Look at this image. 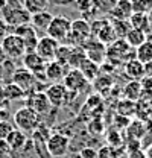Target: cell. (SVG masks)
<instances>
[{"label": "cell", "instance_id": "cell-6", "mask_svg": "<svg viewBox=\"0 0 152 158\" xmlns=\"http://www.w3.org/2000/svg\"><path fill=\"white\" fill-rule=\"evenodd\" d=\"M46 149L53 158L65 157L69 149H70V138L67 137L65 134L55 132L46 141Z\"/></svg>", "mask_w": 152, "mask_h": 158}, {"label": "cell", "instance_id": "cell-7", "mask_svg": "<svg viewBox=\"0 0 152 158\" xmlns=\"http://www.w3.org/2000/svg\"><path fill=\"white\" fill-rule=\"evenodd\" d=\"M0 44H2L6 56L9 59H20V58H23L24 53H26V47H24L23 40L20 38L19 35L12 34V32L8 34L5 38L2 40Z\"/></svg>", "mask_w": 152, "mask_h": 158}, {"label": "cell", "instance_id": "cell-13", "mask_svg": "<svg viewBox=\"0 0 152 158\" xmlns=\"http://www.w3.org/2000/svg\"><path fill=\"white\" fill-rule=\"evenodd\" d=\"M58 47H59V43H58L57 40L44 35V37H41V38L38 40L35 52H37L46 62H50V61L55 59V53H57Z\"/></svg>", "mask_w": 152, "mask_h": 158}, {"label": "cell", "instance_id": "cell-27", "mask_svg": "<svg viewBox=\"0 0 152 158\" xmlns=\"http://www.w3.org/2000/svg\"><path fill=\"white\" fill-rule=\"evenodd\" d=\"M72 49H73V46H69V44H59V47H58L57 53H55V59H53V61H57L58 64L67 67V65H69L70 55H72Z\"/></svg>", "mask_w": 152, "mask_h": 158}, {"label": "cell", "instance_id": "cell-41", "mask_svg": "<svg viewBox=\"0 0 152 158\" xmlns=\"http://www.w3.org/2000/svg\"><path fill=\"white\" fill-rule=\"evenodd\" d=\"M128 158H146V155H145V152H141L140 149H137V151H129Z\"/></svg>", "mask_w": 152, "mask_h": 158}, {"label": "cell", "instance_id": "cell-1", "mask_svg": "<svg viewBox=\"0 0 152 158\" xmlns=\"http://www.w3.org/2000/svg\"><path fill=\"white\" fill-rule=\"evenodd\" d=\"M2 19L6 21V24L12 29L17 26L31 23V14L26 11L24 5L17 0H8L6 5L2 8Z\"/></svg>", "mask_w": 152, "mask_h": 158}, {"label": "cell", "instance_id": "cell-24", "mask_svg": "<svg viewBox=\"0 0 152 158\" xmlns=\"http://www.w3.org/2000/svg\"><path fill=\"white\" fill-rule=\"evenodd\" d=\"M3 91H5V96L9 102L11 100H21V99L27 98V93L24 90H21L19 85H15L14 82H11V81L3 85Z\"/></svg>", "mask_w": 152, "mask_h": 158}, {"label": "cell", "instance_id": "cell-25", "mask_svg": "<svg viewBox=\"0 0 152 158\" xmlns=\"http://www.w3.org/2000/svg\"><path fill=\"white\" fill-rule=\"evenodd\" d=\"M135 59H138L145 65L152 64V41H145L135 49Z\"/></svg>", "mask_w": 152, "mask_h": 158}, {"label": "cell", "instance_id": "cell-35", "mask_svg": "<svg viewBox=\"0 0 152 158\" xmlns=\"http://www.w3.org/2000/svg\"><path fill=\"white\" fill-rule=\"evenodd\" d=\"M12 151L8 146L6 140H0V158H12Z\"/></svg>", "mask_w": 152, "mask_h": 158}, {"label": "cell", "instance_id": "cell-12", "mask_svg": "<svg viewBox=\"0 0 152 158\" xmlns=\"http://www.w3.org/2000/svg\"><path fill=\"white\" fill-rule=\"evenodd\" d=\"M90 82L84 78V75L78 70V69H70V72L65 73V76L62 79V85L67 88V91L70 93H79L85 88V85H88Z\"/></svg>", "mask_w": 152, "mask_h": 158}, {"label": "cell", "instance_id": "cell-10", "mask_svg": "<svg viewBox=\"0 0 152 158\" xmlns=\"http://www.w3.org/2000/svg\"><path fill=\"white\" fill-rule=\"evenodd\" d=\"M82 47L85 50L87 58L96 62L97 65H100L107 59V46L103 43H100L97 38H95V37H91Z\"/></svg>", "mask_w": 152, "mask_h": 158}, {"label": "cell", "instance_id": "cell-31", "mask_svg": "<svg viewBox=\"0 0 152 158\" xmlns=\"http://www.w3.org/2000/svg\"><path fill=\"white\" fill-rule=\"evenodd\" d=\"M133 6V12L148 14L152 9V0H129Z\"/></svg>", "mask_w": 152, "mask_h": 158}, {"label": "cell", "instance_id": "cell-5", "mask_svg": "<svg viewBox=\"0 0 152 158\" xmlns=\"http://www.w3.org/2000/svg\"><path fill=\"white\" fill-rule=\"evenodd\" d=\"M91 38V29L90 23L84 19H76L72 21V29H70V46H84L88 40Z\"/></svg>", "mask_w": 152, "mask_h": 158}, {"label": "cell", "instance_id": "cell-4", "mask_svg": "<svg viewBox=\"0 0 152 158\" xmlns=\"http://www.w3.org/2000/svg\"><path fill=\"white\" fill-rule=\"evenodd\" d=\"M70 29H72V21L67 17L55 15L46 31V35L57 40L59 44H65V41L69 40V35H70Z\"/></svg>", "mask_w": 152, "mask_h": 158}, {"label": "cell", "instance_id": "cell-19", "mask_svg": "<svg viewBox=\"0 0 152 158\" xmlns=\"http://www.w3.org/2000/svg\"><path fill=\"white\" fill-rule=\"evenodd\" d=\"M44 75H46V79L50 81L52 84L61 82L64 79V76H65V67L61 65V64H58L57 61H50L46 65Z\"/></svg>", "mask_w": 152, "mask_h": 158}, {"label": "cell", "instance_id": "cell-9", "mask_svg": "<svg viewBox=\"0 0 152 158\" xmlns=\"http://www.w3.org/2000/svg\"><path fill=\"white\" fill-rule=\"evenodd\" d=\"M11 82H14L15 85H19L21 90H24L27 94H31V93H34V87L37 84V78L27 69L20 67V69H14L12 76H11Z\"/></svg>", "mask_w": 152, "mask_h": 158}, {"label": "cell", "instance_id": "cell-42", "mask_svg": "<svg viewBox=\"0 0 152 158\" xmlns=\"http://www.w3.org/2000/svg\"><path fill=\"white\" fill-rule=\"evenodd\" d=\"M8 118H9L8 108H2V110H0V122H8Z\"/></svg>", "mask_w": 152, "mask_h": 158}, {"label": "cell", "instance_id": "cell-36", "mask_svg": "<svg viewBox=\"0 0 152 158\" xmlns=\"http://www.w3.org/2000/svg\"><path fill=\"white\" fill-rule=\"evenodd\" d=\"M122 143H123V140H122L119 132L113 131V132L108 134V144H111L114 148H119V146H122Z\"/></svg>", "mask_w": 152, "mask_h": 158}, {"label": "cell", "instance_id": "cell-33", "mask_svg": "<svg viewBox=\"0 0 152 158\" xmlns=\"http://www.w3.org/2000/svg\"><path fill=\"white\" fill-rule=\"evenodd\" d=\"M91 84H95L96 90H99V91H102V90H108V88L113 85V78H111L110 75H105V76L97 75V78H96Z\"/></svg>", "mask_w": 152, "mask_h": 158}, {"label": "cell", "instance_id": "cell-45", "mask_svg": "<svg viewBox=\"0 0 152 158\" xmlns=\"http://www.w3.org/2000/svg\"><path fill=\"white\" fill-rule=\"evenodd\" d=\"M148 19H149V23H151V27H152V9L148 12Z\"/></svg>", "mask_w": 152, "mask_h": 158}, {"label": "cell", "instance_id": "cell-22", "mask_svg": "<svg viewBox=\"0 0 152 158\" xmlns=\"http://www.w3.org/2000/svg\"><path fill=\"white\" fill-rule=\"evenodd\" d=\"M129 24L134 29H140L143 32H149L151 27V23H149V19H148V14H141V12H133V15L129 17Z\"/></svg>", "mask_w": 152, "mask_h": 158}, {"label": "cell", "instance_id": "cell-23", "mask_svg": "<svg viewBox=\"0 0 152 158\" xmlns=\"http://www.w3.org/2000/svg\"><path fill=\"white\" fill-rule=\"evenodd\" d=\"M123 40L128 43L129 47L137 49V47L141 46L145 41H148V34L143 32V31H140V29H134V27H131L129 32L126 34V37H125Z\"/></svg>", "mask_w": 152, "mask_h": 158}, {"label": "cell", "instance_id": "cell-14", "mask_svg": "<svg viewBox=\"0 0 152 158\" xmlns=\"http://www.w3.org/2000/svg\"><path fill=\"white\" fill-rule=\"evenodd\" d=\"M44 93H46V96L49 99L50 105L55 106V108H61L62 105H65L67 103V98L70 94V91H67V88L62 85V82L52 84Z\"/></svg>", "mask_w": 152, "mask_h": 158}, {"label": "cell", "instance_id": "cell-11", "mask_svg": "<svg viewBox=\"0 0 152 158\" xmlns=\"http://www.w3.org/2000/svg\"><path fill=\"white\" fill-rule=\"evenodd\" d=\"M12 34L19 35L20 38L23 40L24 47H26V52H35L40 38H38V35H37V31L34 29V26L31 23L17 26L15 29H12Z\"/></svg>", "mask_w": 152, "mask_h": 158}, {"label": "cell", "instance_id": "cell-26", "mask_svg": "<svg viewBox=\"0 0 152 158\" xmlns=\"http://www.w3.org/2000/svg\"><path fill=\"white\" fill-rule=\"evenodd\" d=\"M141 82L140 81H129L125 87H123V98L128 99V100H137V99L141 96Z\"/></svg>", "mask_w": 152, "mask_h": 158}, {"label": "cell", "instance_id": "cell-30", "mask_svg": "<svg viewBox=\"0 0 152 158\" xmlns=\"http://www.w3.org/2000/svg\"><path fill=\"white\" fill-rule=\"evenodd\" d=\"M111 24H113V29L117 38H125L131 29V24L128 20H111Z\"/></svg>", "mask_w": 152, "mask_h": 158}, {"label": "cell", "instance_id": "cell-2", "mask_svg": "<svg viewBox=\"0 0 152 158\" xmlns=\"http://www.w3.org/2000/svg\"><path fill=\"white\" fill-rule=\"evenodd\" d=\"M12 120H14V128L20 129L24 134H34L40 128V116L29 106L19 108Z\"/></svg>", "mask_w": 152, "mask_h": 158}, {"label": "cell", "instance_id": "cell-48", "mask_svg": "<svg viewBox=\"0 0 152 158\" xmlns=\"http://www.w3.org/2000/svg\"><path fill=\"white\" fill-rule=\"evenodd\" d=\"M151 65H152V64H151Z\"/></svg>", "mask_w": 152, "mask_h": 158}, {"label": "cell", "instance_id": "cell-46", "mask_svg": "<svg viewBox=\"0 0 152 158\" xmlns=\"http://www.w3.org/2000/svg\"><path fill=\"white\" fill-rule=\"evenodd\" d=\"M6 2H8V0H0V11H2V8L6 5Z\"/></svg>", "mask_w": 152, "mask_h": 158}, {"label": "cell", "instance_id": "cell-18", "mask_svg": "<svg viewBox=\"0 0 152 158\" xmlns=\"http://www.w3.org/2000/svg\"><path fill=\"white\" fill-rule=\"evenodd\" d=\"M6 143H8V146L11 148L12 152H20V151L24 149V146H26V143H27V135H26L24 132H21L20 129L14 128V129L8 134Z\"/></svg>", "mask_w": 152, "mask_h": 158}, {"label": "cell", "instance_id": "cell-8", "mask_svg": "<svg viewBox=\"0 0 152 158\" xmlns=\"http://www.w3.org/2000/svg\"><path fill=\"white\" fill-rule=\"evenodd\" d=\"M46 65H47V62L37 52H26L23 56V67L27 69L31 73H34L37 81H41V79L46 81V75H44Z\"/></svg>", "mask_w": 152, "mask_h": 158}, {"label": "cell", "instance_id": "cell-34", "mask_svg": "<svg viewBox=\"0 0 152 158\" xmlns=\"http://www.w3.org/2000/svg\"><path fill=\"white\" fill-rule=\"evenodd\" d=\"M14 129V125L8 120V122H0V140H6L8 134Z\"/></svg>", "mask_w": 152, "mask_h": 158}, {"label": "cell", "instance_id": "cell-16", "mask_svg": "<svg viewBox=\"0 0 152 158\" xmlns=\"http://www.w3.org/2000/svg\"><path fill=\"white\" fill-rule=\"evenodd\" d=\"M133 15V6L129 0H116L113 8L110 9L111 20H129Z\"/></svg>", "mask_w": 152, "mask_h": 158}, {"label": "cell", "instance_id": "cell-44", "mask_svg": "<svg viewBox=\"0 0 152 158\" xmlns=\"http://www.w3.org/2000/svg\"><path fill=\"white\" fill-rule=\"evenodd\" d=\"M5 78V65L3 64H0V81Z\"/></svg>", "mask_w": 152, "mask_h": 158}, {"label": "cell", "instance_id": "cell-39", "mask_svg": "<svg viewBox=\"0 0 152 158\" xmlns=\"http://www.w3.org/2000/svg\"><path fill=\"white\" fill-rule=\"evenodd\" d=\"M81 157L82 158H96L97 157V151H93L91 148H85L81 151Z\"/></svg>", "mask_w": 152, "mask_h": 158}, {"label": "cell", "instance_id": "cell-40", "mask_svg": "<svg viewBox=\"0 0 152 158\" xmlns=\"http://www.w3.org/2000/svg\"><path fill=\"white\" fill-rule=\"evenodd\" d=\"M8 106H9V100L5 96L3 85H0V110H2V108H8Z\"/></svg>", "mask_w": 152, "mask_h": 158}, {"label": "cell", "instance_id": "cell-28", "mask_svg": "<svg viewBox=\"0 0 152 158\" xmlns=\"http://www.w3.org/2000/svg\"><path fill=\"white\" fill-rule=\"evenodd\" d=\"M26 11L34 15L37 12H41V11H46L47 9V5H49V0H24L23 2Z\"/></svg>", "mask_w": 152, "mask_h": 158}, {"label": "cell", "instance_id": "cell-21", "mask_svg": "<svg viewBox=\"0 0 152 158\" xmlns=\"http://www.w3.org/2000/svg\"><path fill=\"white\" fill-rule=\"evenodd\" d=\"M78 70L84 75V78L87 79L88 82H93L97 78V75H99V65L96 62H93V61H90L88 58H85L79 64Z\"/></svg>", "mask_w": 152, "mask_h": 158}, {"label": "cell", "instance_id": "cell-20", "mask_svg": "<svg viewBox=\"0 0 152 158\" xmlns=\"http://www.w3.org/2000/svg\"><path fill=\"white\" fill-rule=\"evenodd\" d=\"M55 15H52V12H49L47 9L46 11H41V12H37L34 15H31V24L34 26L35 31H43L46 32L49 24L52 23Z\"/></svg>", "mask_w": 152, "mask_h": 158}, {"label": "cell", "instance_id": "cell-43", "mask_svg": "<svg viewBox=\"0 0 152 158\" xmlns=\"http://www.w3.org/2000/svg\"><path fill=\"white\" fill-rule=\"evenodd\" d=\"M5 61H8V56H6V53H5V50H3L2 44H0V64H3Z\"/></svg>", "mask_w": 152, "mask_h": 158}, {"label": "cell", "instance_id": "cell-38", "mask_svg": "<svg viewBox=\"0 0 152 158\" xmlns=\"http://www.w3.org/2000/svg\"><path fill=\"white\" fill-rule=\"evenodd\" d=\"M8 34H11V27L6 24V21L0 17V43H2V40L5 38Z\"/></svg>", "mask_w": 152, "mask_h": 158}, {"label": "cell", "instance_id": "cell-15", "mask_svg": "<svg viewBox=\"0 0 152 158\" xmlns=\"http://www.w3.org/2000/svg\"><path fill=\"white\" fill-rule=\"evenodd\" d=\"M27 96H29V99H27L26 106L32 108L38 116L46 114L52 108V105H50V102H49V99H47L44 91H34L32 94H27Z\"/></svg>", "mask_w": 152, "mask_h": 158}, {"label": "cell", "instance_id": "cell-37", "mask_svg": "<svg viewBox=\"0 0 152 158\" xmlns=\"http://www.w3.org/2000/svg\"><path fill=\"white\" fill-rule=\"evenodd\" d=\"M95 0H76V6L82 11V12H88L93 8Z\"/></svg>", "mask_w": 152, "mask_h": 158}, {"label": "cell", "instance_id": "cell-17", "mask_svg": "<svg viewBox=\"0 0 152 158\" xmlns=\"http://www.w3.org/2000/svg\"><path fill=\"white\" fill-rule=\"evenodd\" d=\"M123 73L131 81H140L146 76V65L134 58L123 64Z\"/></svg>", "mask_w": 152, "mask_h": 158}, {"label": "cell", "instance_id": "cell-32", "mask_svg": "<svg viewBox=\"0 0 152 158\" xmlns=\"http://www.w3.org/2000/svg\"><path fill=\"white\" fill-rule=\"evenodd\" d=\"M119 157H120V151H117V148H114L111 144H103L97 151V157L96 158H119Z\"/></svg>", "mask_w": 152, "mask_h": 158}, {"label": "cell", "instance_id": "cell-47", "mask_svg": "<svg viewBox=\"0 0 152 158\" xmlns=\"http://www.w3.org/2000/svg\"><path fill=\"white\" fill-rule=\"evenodd\" d=\"M17 2H21V3H23V2H24V0H17Z\"/></svg>", "mask_w": 152, "mask_h": 158}, {"label": "cell", "instance_id": "cell-29", "mask_svg": "<svg viewBox=\"0 0 152 158\" xmlns=\"http://www.w3.org/2000/svg\"><path fill=\"white\" fill-rule=\"evenodd\" d=\"M85 58H87V55H85L84 47H82V46H73L72 55H70V59H69V65H70L72 69H78L79 64Z\"/></svg>", "mask_w": 152, "mask_h": 158}, {"label": "cell", "instance_id": "cell-3", "mask_svg": "<svg viewBox=\"0 0 152 158\" xmlns=\"http://www.w3.org/2000/svg\"><path fill=\"white\" fill-rule=\"evenodd\" d=\"M135 58V49L129 47L128 43L123 38H117L111 44H108L107 47V59L111 62H128L131 59Z\"/></svg>", "mask_w": 152, "mask_h": 158}]
</instances>
